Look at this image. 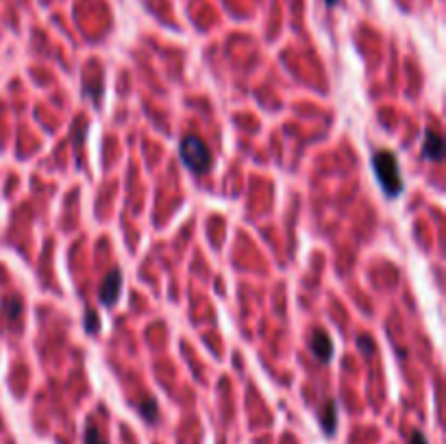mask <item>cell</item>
<instances>
[{
  "label": "cell",
  "mask_w": 446,
  "mask_h": 444,
  "mask_svg": "<svg viewBox=\"0 0 446 444\" xmlns=\"http://www.w3.org/2000/svg\"><path fill=\"white\" fill-rule=\"evenodd\" d=\"M137 410H139V414L144 416V421H148V423H157V418H159V408H157V401L152 399V397H146L144 401H139Z\"/></svg>",
  "instance_id": "cell-7"
},
{
  "label": "cell",
  "mask_w": 446,
  "mask_h": 444,
  "mask_svg": "<svg viewBox=\"0 0 446 444\" xmlns=\"http://www.w3.org/2000/svg\"><path fill=\"white\" fill-rule=\"evenodd\" d=\"M444 153V142L436 131H427L423 139V155L431 161H440Z\"/></svg>",
  "instance_id": "cell-5"
},
{
  "label": "cell",
  "mask_w": 446,
  "mask_h": 444,
  "mask_svg": "<svg viewBox=\"0 0 446 444\" xmlns=\"http://www.w3.org/2000/svg\"><path fill=\"white\" fill-rule=\"evenodd\" d=\"M5 314L11 323H18L20 316H22V301L18 296H11L5 301Z\"/></svg>",
  "instance_id": "cell-8"
},
{
  "label": "cell",
  "mask_w": 446,
  "mask_h": 444,
  "mask_svg": "<svg viewBox=\"0 0 446 444\" xmlns=\"http://www.w3.org/2000/svg\"><path fill=\"white\" fill-rule=\"evenodd\" d=\"M309 347H312V353L316 355L318 362H329L331 358H333V340H331V336L325 331V329H316V331L312 334Z\"/></svg>",
  "instance_id": "cell-4"
},
{
  "label": "cell",
  "mask_w": 446,
  "mask_h": 444,
  "mask_svg": "<svg viewBox=\"0 0 446 444\" xmlns=\"http://www.w3.org/2000/svg\"><path fill=\"white\" fill-rule=\"evenodd\" d=\"M338 3H340V0H325V5H327V7H336Z\"/></svg>",
  "instance_id": "cell-13"
},
{
  "label": "cell",
  "mask_w": 446,
  "mask_h": 444,
  "mask_svg": "<svg viewBox=\"0 0 446 444\" xmlns=\"http://www.w3.org/2000/svg\"><path fill=\"white\" fill-rule=\"evenodd\" d=\"M85 444H109V442L103 438V434H100L96 427L89 425L87 431H85Z\"/></svg>",
  "instance_id": "cell-10"
},
{
  "label": "cell",
  "mask_w": 446,
  "mask_h": 444,
  "mask_svg": "<svg viewBox=\"0 0 446 444\" xmlns=\"http://www.w3.org/2000/svg\"><path fill=\"white\" fill-rule=\"evenodd\" d=\"M178 155H181V161L194 174H205L213 166L211 150L198 135H185L181 144H178Z\"/></svg>",
  "instance_id": "cell-2"
},
{
  "label": "cell",
  "mask_w": 446,
  "mask_h": 444,
  "mask_svg": "<svg viewBox=\"0 0 446 444\" xmlns=\"http://www.w3.org/2000/svg\"><path fill=\"white\" fill-rule=\"evenodd\" d=\"M120 292H122V270L113 268V270H109L105 274L103 283H100L98 299L105 307H111V305H116V303H118Z\"/></svg>",
  "instance_id": "cell-3"
},
{
  "label": "cell",
  "mask_w": 446,
  "mask_h": 444,
  "mask_svg": "<svg viewBox=\"0 0 446 444\" xmlns=\"http://www.w3.org/2000/svg\"><path fill=\"white\" fill-rule=\"evenodd\" d=\"M373 170L375 176L381 185V189L386 192V196L394 198L403 192V174H401V166H399V157L392 153V150L384 148L379 153L373 155Z\"/></svg>",
  "instance_id": "cell-1"
},
{
  "label": "cell",
  "mask_w": 446,
  "mask_h": 444,
  "mask_svg": "<svg viewBox=\"0 0 446 444\" xmlns=\"http://www.w3.org/2000/svg\"><path fill=\"white\" fill-rule=\"evenodd\" d=\"M410 444H429V442H427V438H425L423 431H414L412 438H410Z\"/></svg>",
  "instance_id": "cell-12"
},
{
  "label": "cell",
  "mask_w": 446,
  "mask_h": 444,
  "mask_svg": "<svg viewBox=\"0 0 446 444\" xmlns=\"http://www.w3.org/2000/svg\"><path fill=\"white\" fill-rule=\"evenodd\" d=\"M357 347L364 351V355H373L375 353V342L371 336H360L357 338Z\"/></svg>",
  "instance_id": "cell-11"
},
{
  "label": "cell",
  "mask_w": 446,
  "mask_h": 444,
  "mask_svg": "<svg viewBox=\"0 0 446 444\" xmlns=\"http://www.w3.org/2000/svg\"><path fill=\"white\" fill-rule=\"evenodd\" d=\"M85 329H87V334H89V336L98 334L100 320H98V314H96L94 309H87V312H85Z\"/></svg>",
  "instance_id": "cell-9"
},
{
  "label": "cell",
  "mask_w": 446,
  "mask_h": 444,
  "mask_svg": "<svg viewBox=\"0 0 446 444\" xmlns=\"http://www.w3.org/2000/svg\"><path fill=\"white\" fill-rule=\"evenodd\" d=\"M320 427L327 436H333L338 429V405L336 401H327L320 410Z\"/></svg>",
  "instance_id": "cell-6"
}]
</instances>
